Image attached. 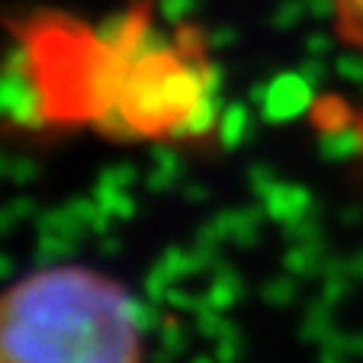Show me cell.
Listing matches in <instances>:
<instances>
[{
  "label": "cell",
  "mask_w": 363,
  "mask_h": 363,
  "mask_svg": "<svg viewBox=\"0 0 363 363\" xmlns=\"http://www.w3.org/2000/svg\"><path fill=\"white\" fill-rule=\"evenodd\" d=\"M0 363H145L142 308L103 270H29L0 293Z\"/></svg>",
  "instance_id": "obj_1"
},
{
  "label": "cell",
  "mask_w": 363,
  "mask_h": 363,
  "mask_svg": "<svg viewBox=\"0 0 363 363\" xmlns=\"http://www.w3.org/2000/svg\"><path fill=\"white\" fill-rule=\"evenodd\" d=\"M74 96L77 116L113 138L184 142L216 119L213 71L177 39L145 26H123L94 48Z\"/></svg>",
  "instance_id": "obj_2"
},
{
  "label": "cell",
  "mask_w": 363,
  "mask_h": 363,
  "mask_svg": "<svg viewBox=\"0 0 363 363\" xmlns=\"http://www.w3.org/2000/svg\"><path fill=\"white\" fill-rule=\"evenodd\" d=\"M328 10L341 42L363 52V0H328Z\"/></svg>",
  "instance_id": "obj_3"
}]
</instances>
